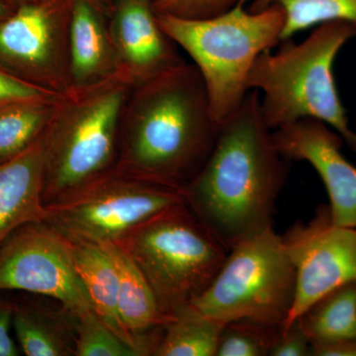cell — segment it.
<instances>
[{
    "instance_id": "cell-1",
    "label": "cell",
    "mask_w": 356,
    "mask_h": 356,
    "mask_svg": "<svg viewBox=\"0 0 356 356\" xmlns=\"http://www.w3.org/2000/svg\"><path fill=\"white\" fill-rule=\"evenodd\" d=\"M288 163L264 122L259 91L250 90L220 124L209 158L182 189L185 203L229 252L273 228Z\"/></svg>"
},
{
    "instance_id": "cell-2",
    "label": "cell",
    "mask_w": 356,
    "mask_h": 356,
    "mask_svg": "<svg viewBox=\"0 0 356 356\" xmlns=\"http://www.w3.org/2000/svg\"><path fill=\"white\" fill-rule=\"evenodd\" d=\"M219 129L202 77L184 63L131 88L115 168L184 189L209 158Z\"/></svg>"
},
{
    "instance_id": "cell-3",
    "label": "cell",
    "mask_w": 356,
    "mask_h": 356,
    "mask_svg": "<svg viewBox=\"0 0 356 356\" xmlns=\"http://www.w3.org/2000/svg\"><path fill=\"white\" fill-rule=\"evenodd\" d=\"M355 37V24L332 21L317 26L301 43L287 40L280 51H266L257 58L248 88L262 93V116L270 130L303 119L324 122L356 153V133L334 74L337 55Z\"/></svg>"
},
{
    "instance_id": "cell-4",
    "label": "cell",
    "mask_w": 356,
    "mask_h": 356,
    "mask_svg": "<svg viewBox=\"0 0 356 356\" xmlns=\"http://www.w3.org/2000/svg\"><path fill=\"white\" fill-rule=\"evenodd\" d=\"M245 6L242 2L203 19L156 14L163 31L193 60L219 124L247 97L248 76L257 58L282 42L285 14L280 6L273 3L259 11Z\"/></svg>"
},
{
    "instance_id": "cell-5",
    "label": "cell",
    "mask_w": 356,
    "mask_h": 356,
    "mask_svg": "<svg viewBox=\"0 0 356 356\" xmlns=\"http://www.w3.org/2000/svg\"><path fill=\"white\" fill-rule=\"evenodd\" d=\"M114 243L144 274L168 321L208 289L229 254L186 203L163 211Z\"/></svg>"
},
{
    "instance_id": "cell-6",
    "label": "cell",
    "mask_w": 356,
    "mask_h": 356,
    "mask_svg": "<svg viewBox=\"0 0 356 356\" xmlns=\"http://www.w3.org/2000/svg\"><path fill=\"white\" fill-rule=\"evenodd\" d=\"M131 88L115 77L62 98L43 134L44 205L115 168L122 110Z\"/></svg>"
},
{
    "instance_id": "cell-7",
    "label": "cell",
    "mask_w": 356,
    "mask_h": 356,
    "mask_svg": "<svg viewBox=\"0 0 356 356\" xmlns=\"http://www.w3.org/2000/svg\"><path fill=\"white\" fill-rule=\"evenodd\" d=\"M296 293V273L273 228L229 250L212 284L191 304L220 322L248 320L283 325Z\"/></svg>"
},
{
    "instance_id": "cell-8",
    "label": "cell",
    "mask_w": 356,
    "mask_h": 356,
    "mask_svg": "<svg viewBox=\"0 0 356 356\" xmlns=\"http://www.w3.org/2000/svg\"><path fill=\"white\" fill-rule=\"evenodd\" d=\"M182 203V189L113 168L44 205L43 222L69 241L118 242L142 222Z\"/></svg>"
},
{
    "instance_id": "cell-9",
    "label": "cell",
    "mask_w": 356,
    "mask_h": 356,
    "mask_svg": "<svg viewBox=\"0 0 356 356\" xmlns=\"http://www.w3.org/2000/svg\"><path fill=\"white\" fill-rule=\"evenodd\" d=\"M72 3L41 0L14 8L0 21V67L44 90L70 95Z\"/></svg>"
},
{
    "instance_id": "cell-10",
    "label": "cell",
    "mask_w": 356,
    "mask_h": 356,
    "mask_svg": "<svg viewBox=\"0 0 356 356\" xmlns=\"http://www.w3.org/2000/svg\"><path fill=\"white\" fill-rule=\"evenodd\" d=\"M0 290L51 297L76 317L93 311L69 242L43 221L20 227L0 248Z\"/></svg>"
},
{
    "instance_id": "cell-11",
    "label": "cell",
    "mask_w": 356,
    "mask_h": 356,
    "mask_svg": "<svg viewBox=\"0 0 356 356\" xmlns=\"http://www.w3.org/2000/svg\"><path fill=\"white\" fill-rule=\"evenodd\" d=\"M296 273L294 303L286 330L318 299L356 282V228L337 226L329 205L316 210L309 222L297 221L281 236Z\"/></svg>"
},
{
    "instance_id": "cell-12",
    "label": "cell",
    "mask_w": 356,
    "mask_h": 356,
    "mask_svg": "<svg viewBox=\"0 0 356 356\" xmlns=\"http://www.w3.org/2000/svg\"><path fill=\"white\" fill-rule=\"evenodd\" d=\"M273 140L290 161L313 166L327 189L332 222L356 228V166L341 153L343 138L324 122L303 119L274 130Z\"/></svg>"
},
{
    "instance_id": "cell-13",
    "label": "cell",
    "mask_w": 356,
    "mask_h": 356,
    "mask_svg": "<svg viewBox=\"0 0 356 356\" xmlns=\"http://www.w3.org/2000/svg\"><path fill=\"white\" fill-rule=\"evenodd\" d=\"M118 76L135 86L184 65L177 44L161 27L153 0H115L107 19Z\"/></svg>"
},
{
    "instance_id": "cell-14",
    "label": "cell",
    "mask_w": 356,
    "mask_h": 356,
    "mask_svg": "<svg viewBox=\"0 0 356 356\" xmlns=\"http://www.w3.org/2000/svg\"><path fill=\"white\" fill-rule=\"evenodd\" d=\"M44 170L43 135L22 154L0 163V248L20 227L44 221Z\"/></svg>"
},
{
    "instance_id": "cell-15",
    "label": "cell",
    "mask_w": 356,
    "mask_h": 356,
    "mask_svg": "<svg viewBox=\"0 0 356 356\" xmlns=\"http://www.w3.org/2000/svg\"><path fill=\"white\" fill-rule=\"evenodd\" d=\"M118 76L107 18L86 0H74L70 27L72 93L95 88Z\"/></svg>"
},
{
    "instance_id": "cell-16",
    "label": "cell",
    "mask_w": 356,
    "mask_h": 356,
    "mask_svg": "<svg viewBox=\"0 0 356 356\" xmlns=\"http://www.w3.org/2000/svg\"><path fill=\"white\" fill-rule=\"evenodd\" d=\"M99 245L113 259L118 273L122 322L147 355H154L168 320L159 310L153 290L125 248L114 242Z\"/></svg>"
},
{
    "instance_id": "cell-17",
    "label": "cell",
    "mask_w": 356,
    "mask_h": 356,
    "mask_svg": "<svg viewBox=\"0 0 356 356\" xmlns=\"http://www.w3.org/2000/svg\"><path fill=\"white\" fill-rule=\"evenodd\" d=\"M72 261L88 290L93 311L111 331L147 355L126 329L119 312V280L112 257L99 243L69 241Z\"/></svg>"
},
{
    "instance_id": "cell-18",
    "label": "cell",
    "mask_w": 356,
    "mask_h": 356,
    "mask_svg": "<svg viewBox=\"0 0 356 356\" xmlns=\"http://www.w3.org/2000/svg\"><path fill=\"white\" fill-rule=\"evenodd\" d=\"M77 317L64 307L24 304L13 308V325L28 356H76Z\"/></svg>"
},
{
    "instance_id": "cell-19",
    "label": "cell",
    "mask_w": 356,
    "mask_h": 356,
    "mask_svg": "<svg viewBox=\"0 0 356 356\" xmlns=\"http://www.w3.org/2000/svg\"><path fill=\"white\" fill-rule=\"evenodd\" d=\"M295 322L311 343L356 339V282L327 293Z\"/></svg>"
},
{
    "instance_id": "cell-20",
    "label": "cell",
    "mask_w": 356,
    "mask_h": 356,
    "mask_svg": "<svg viewBox=\"0 0 356 356\" xmlns=\"http://www.w3.org/2000/svg\"><path fill=\"white\" fill-rule=\"evenodd\" d=\"M62 98L0 105V163L22 154L39 140Z\"/></svg>"
},
{
    "instance_id": "cell-21",
    "label": "cell",
    "mask_w": 356,
    "mask_h": 356,
    "mask_svg": "<svg viewBox=\"0 0 356 356\" xmlns=\"http://www.w3.org/2000/svg\"><path fill=\"white\" fill-rule=\"evenodd\" d=\"M225 325L188 306L165 323L154 355L216 356Z\"/></svg>"
},
{
    "instance_id": "cell-22",
    "label": "cell",
    "mask_w": 356,
    "mask_h": 356,
    "mask_svg": "<svg viewBox=\"0 0 356 356\" xmlns=\"http://www.w3.org/2000/svg\"><path fill=\"white\" fill-rule=\"evenodd\" d=\"M273 3H277L284 11L282 42L297 33L332 21L356 25V0H271Z\"/></svg>"
},
{
    "instance_id": "cell-23",
    "label": "cell",
    "mask_w": 356,
    "mask_h": 356,
    "mask_svg": "<svg viewBox=\"0 0 356 356\" xmlns=\"http://www.w3.org/2000/svg\"><path fill=\"white\" fill-rule=\"evenodd\" d=\"M282 325L238 320L226 323L216 356H266L277 341Z\"/></svg>"
},
{
    "instance_id": "cell-24",
    "label": "cell",
    "mask_w": 356,
    "mask_h": 356,
    "mask_svg": "<svg viewBox=\"0 0 356 356\" xmlns=\"http://www.w3.org/2000/svg\"><path fill=\"white\" fill-rule=\"evenodd\" d=\"M76 356H143L109 329L95 311L77 316Z\"/></svg>"
},
{
    "instance_id": "cell-25",
    "label": "cell",
    "mask_w": 356,
    "mask_h": 356,
    "mask_svg": "<svg viewBox=\"0 0 356 356\" xmlns=\"http://www.w3.org/2000/svg\"><path fill=\"white\" fill-rule=\"evenodd\" d=\"M248 0H153L154 11L184 19H203L219 15Z\"/></svg>"
},
{
    "instance_id": "cell-26",
    "label": "cell",
    "mask_w": 356,
    "mask_h": 356,
    "mask_svg": "<svg viewBox=\"0 0 356 356\" xmlns=\"http://www.w3.org/2000/svg\"><path fill=\"white\" fill-rule=\"evenodd\" d=\"M63 96L23 81L0 67V105L28 100L54 99Z\"/></svg>"
},
{
    "instance_id": "cell-27",
    "label": "cell",
    "mask_w": 356,
    "mask_h": 356,
    "mask_svg": "<svg viewBox=\"0 0 356 356\" xmlns=\"http://www.w3.org/2000/svg\"><path fill=\"white\" fill-rule=\"evenodd\" d=\"M311 343L308 337L294 322L280 336L271 348L269 356H310Z\"/></svg>"
},
{
    "instance_id": "cell-28",
    "label": "cell",
    "mask_w": 356,
    "mask_h": 356,
    "mask_svg": "<svg viewBox=\"0 0 356 356\" xmlns=\"http://www.w3.org/2000/svg\"><path fill=\"white\" fill-rule=\"evenodd\" d=\"M14 305L0 300V356H17L18 348L11 339L9 330L13 324Z\"/></svg>"
},
{
    "instance_id": "cell-29",
    "label": "cell",
    "mask_w": 356,
    "mask_h": 356,
    "mask_svg": "<svg viewBox=\"0 0 356 356\" xmlns=\"http://www.w3.org/2000/svg\"><path fill=\"white\" fill-rule=\"evenodd\" d=\"M310 356H356V339L311 343Z\"/></svg>"
},
{
    "instance_id": "cell-30",
    "label": "cell",
    "mask_w": 356,
    "mask_h": 356,
    "mask_svg": "<svg viewBox=\"0 0 356 356\" xmlns=\"http://www.w3.org/2000/svg\"><path fill=\"white\" fill-rule=\"evenodd\" d=\"M86 1L95 7L96 10L99 11L107 19L113 11L115 0H86Z\"/></svg>"
},
{
    "instance_id": "cell-31",
    "label": "cell",
    "mask_w": 356,
    "mask_h": 356,
    "mask_svg": "<svg viewBox=\"0 0 356 356\" xmlns=\"http://www.w3.org/2000/svg\"><path fill=\"white\" fill-rule=\"evenodd\" d=\"M13 8L6 4V2L0 0V21L6 19L11 13H13Z\"/></svg>"
},
{
    "instance_id": "cell-32",
    "label": "cell",
    "mask_w": 356,
    "mask_h": 356,
    "mask_svg": "<svg viewBox=\"0 0 356 356\" xmlns=\"http://www.w3.org/2000/svg\"><path fill=\"white\" fill-rule=\"evenodd\" d=\"M271 4V0H254L250 10L259 11L266 8Z\"/></svg>"
},
{
    "instance_id": "cell-33",
    "label": "cell",
    "mask_w": 356,
    "mask_h": 356,
    "mask_svg": "<svg viewBox=\"0 0 356 356\" xmlns=\"http://www.w3.org/2000/svg\"><path fill=\"white\" fill-rule=\"evenodd\" d=\"M2 1L6 2V4L14 9L16 7L23 6V4L32 3V2L41 1V0H2Z\"/></svg>"
}]
</instances>
